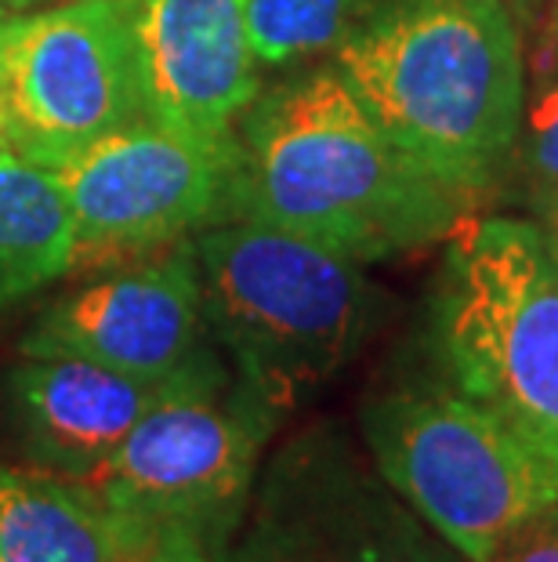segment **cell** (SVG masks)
<instances>
[{
  "mask_svg": "<svg viewBox=\"0 0 558 562\" xmlns=\"http://www.w3.org/2000/svg\"><path fill=\"white\" fill-rule=\"evenodd\" d=\"M218 562H468L334 428L280 450Z\"/></svg>",
  "mask_w": 558,
  "mask_h": 562,
  "instance_id": "9c48e42d",
  "label": "cell"
},
{
  "mask_svg": "<svg viewBox=\"0 0 558 562\" xmlns=\"http://www.w3.org/2000/svg\"><path fill=\"white\" fill-rule=\"evenodd\" d=\"M236 124L229 218L377 261L439 240L465 214L468 193L413 164L334 66L258 94Z\"/></svg>",
  "mask_w": 558,
  "mask_h": 562,
  "instance_id": "6da1fadb",
  "label": "cell"
},
{
  "mask_svg": "<svg viewBox=\"0 0 558 562\" xmlns=\"http://www.w3.org/2000/svg\"><path fill=\"white\" fill-rule=\"evenodd\" d=\"M77 225L52 167L0 149V308L73 269Z\"/></svg>",
  "mask_w": 558,
  "mask_h": 562,
  "instance_id": "5bb4252c",
  "label": "cell"
},
{
  "mask_svg": "<svg viewBox=\"0 0 558 562\" xmlns=\"http://www.w3.org/2000/svg\"><path fill=\"white\" fill-rule=\"evenodd\" d=\"M149 537L73 480L0 464V562H141Z\"/></svg>",
  "mask_w": 558,
  "mask_h": 562,
  "instance_id": "4fadbf2b",
  "label": "cell"
},
{
  "mask_svg": "<svg viewBox=\"0 0 558 562\" xmlns=\"http://www.w3.org/2000/svg\"><path fill=\"white\" fill-rule=\"evenodd\" d=\"M218 381H229L225 363L189 378L149 381L69 356H22L4 374V422L33 469L80 480L163 400Z\"/></svg>",
  "mask_w": 558,
  "mask_h": 562,
  "instance_id": "8fae6325",
  "label": "cell"
},
{
  "mask_svg": "<svg viewBox=\"0 0 558 562\" xmlns=\"http://www.w3.org/2000/svg\"><path fill=\"white\" fill-rule=\"evenodd\" d=\"M8 149L58 167L146 116L130 0H66L0 22Z\"/></svg>",
  "mask_w": 558,
  "mask_h": 562,
  "instance_id": "52a82bcc",
  "label": "cell"
},
{
  "mask_svg": "<svg viewBox=\"0 0 558 562\" xmlns=\"http://www.w3.org/2000/svg\"><path fill=\"white\" fill-rule=\"evenodd\" d=\"M363 439L385 483L468 562L558 501L551 464L443 378L366 400Z\"/></svg>",
  "mask_w": 558,
  "mask_h": 562,
  "instance_id": "5b68a950",
  "label": "cell"
},
{
  "mask_svg": "<svg viewBox=\"0 0 558 562\" xmlns=\"http://www.w3.org/2000/svg\"><path fill=\"white\" fill-rule=\"evenodd\" d=\"M537 203H540V211H544V222H540L544 240H548V250H551V258H555V266H558V193L544 196Z\"/></svg>",
  "mask_w": 558,
  "mask_h": 562,
  "instance_id": "d6986e66",
  "label": "cell"
},
{
  "mask_svg": "<svg viewBox=\"0 0 558 562\" xmlns=\"http://www.w3.org/2000/svg\"><path fill=\"white\" fill-rule=\"evenodd\" d=\"M204 286L193 236L149 261L94 280L47 305L19 341L22 356H69L149 381L221 367L207 345Z\"/></svg>",
  "mask_w": 558,
  "mask_h": 562,
  "instance_id": "30bf717a",
  "label": "cell"
},
{
  "mask_svg": "<svg viewBox=\"0 0 558 562\" xmlns=\"http://www.w3.org/2000/svg\"><path fill=\"white\" fill-rule=\"evenodd\" d=\"M210 334L236 378L283 414L363 349L385 294L363 261L308 236L229 218L193 236Z\"/></svg>",
  "mask_w": 558,
  "mask_h": 562,
  "instance_id": "3957f363",
  "label": "cell"
},
{
  "mask_svg": "<svg viewBox=\"0 0 558 562\" xmlns=\"http://www.w3.org/2000/svg\"><path fill=\"white\" fill-rule=\"evenodd\" d=\"M141 562H215L196 533L182 530V526H160L152 530Z\"/></svg>",
  "mask_w": 558,
  "mask_h": 562,
  "instance_id": "ac0fdd59",
  "label": "cell"
},
{
  "mask_svg": "<svg viewBox=\"0 0 558 562\" xmlns=\"http://www.w3.org/2000/svg\"><path fill=\"white\" fill-rule=\"evenodd\" d=\"M4 8H26V4H33V0H0Z\"/></svg>",
  "mask_w": 558,
  "mask_h": 562,
  "instance_id": "7402d4cb",
  "label": "cell"
},
{
  "mask_svg": "<svg viewBox=\"0 0 558 562\" xmlns=\"http://www.w3.org/2000/svg\"><path fill=\"white\" fill-rule=\"evenodd\" d=\"M276 417L240 378L185 389L149 411L99 469L73 483L149 530L182 526L196 533L218 562L243 526Z\"/></svg>",
  "mask_w": 558,
  "mask_h": 562,
  "instance_id": "8992f818",
  "label": "cell"
},
{
  "mask_svg": "<svg viewBox=\"0 0 558 562\" xmlns=\"http://www.w3.org/2000/svg\"><path fill=\"white\" fill-rule=\"evenodd\" d=\"M497 4H504L515 19V15H529V8L537 4V0H497Z\"/></svg>",
  "mask_w": 558,
  "mask_h": 562,
  "instance_id": "ffe728a7",
  "label": "cell"
},
{
  "mask_svg": "<svg viewBox=\"0 0 558 562\" xmlns=\"http://www.w3.org/2000/svg\"><path fill=\"white\" fill-rule=\"evenodd\" d=\"M486 562H558V501L519 522Z\"/></svg>",
  "mask_w": 558,
  "mask_h": 562,
  "instance_id": "e0dca14e",
  "label": "cell"
},
{
  "mask_svg": "<svg viewBox=\"0 0 558 562\" xmlns=\"http://www.w3.org/2000/svg\"><path fill=\"white\" fill-rule=\"evenodd\" d=\"M432 338L446 385L558 472V266L540 225L486 218L457 236Z\"/></svg>",
  "mask_w": 558,
  "mask_h": 562,
  "instance_id": "277c9868",
  "label": "cell"
},
{
  "mask_svg": "<svg viewBox=\"0 0 558 562\" xmlns=\"http://www.w3.org/2000/svg\"><path fill=\"white\" fill-rule=\"evenodd\" d=\"M146 116L193 135H232L258 99L243 0H130Z\"/></svg>",
  "mask_w": 558,
  "mask_h": 562,
  "instance_id": "7c38bea8",
  "label": "cell"
},
{
  "mask_svg": "<svg viewBox=\"0 0 558 562\" xmlns=\"http://www.w3.org/2000/svg\"><path fill=\"white\" fill-rule=\"evenodd\" d=\"M366 15V0H243V22L261 66L323 55Z\"/></svg>",
  "mask_w": 558,
  "mask_h": 562,
  "instance_id": "9a60e30c",
  "label": "cell"
},
{
  "mask_svg": "<svg viewBox=\"0 0 558 562\" xmlns=\"http://www.w3.org/2000/svg\"><path fill=\"white\" fill-rule=\"evenodd\" d=\"M330 55L374 124L439 182L471 196L512 157L526 69L497 0H388Z\"/></svg>",
  "mask_w": 558,
  "mask_h": 562,
  "instance_id": "7a4b0ae2",
  "label": "cell"
},
{
  "mask_svg": "<svg viewBox=\"0 0 558 562\" xmlns=\"http://www.w3.org/2000/svg\"><path fill=\"white\" fill-rule=\"evenodd\" d=\"M52 171L77 225L73 269L146 258L229 222L236 131L210 138L141 116Z\"/></svg>",
  "mask_w": 558,
  "mask_h": 562,
  "instance_id": "ba28073f",
  "label": "cell"
},
{
  "mask_svg": "<svg viewBox=\"0 0 558 562\" xmlns=\"http://www.w3.org/2000/svg\"><path fill=\"white\" fill-rule=\"evenodd\" d=\"M526 124V142H522V171L526 182L537 189L540 200L558 193V83H551L533 105Z\"/></svg>",
  "mask_w": 558,
  "mask_h": 562,
  "instance_id": "2e32d148",
  "label": "cell"
},
{
  "mask_svg": "<svg viewBox=\"0 0 558 562\" xmlns=\"http://www.w3.org/2000/svg\"><path fill=\"white\" fill-rule=\"evenodd\" d=\"M8 19V11H4V4H0V22H4Z\"/></svg>",
  "mask_w": 558,
  "mask_h": 562,
  "instance_id": "603a6c76",
  "label": "cell"
},
{
  "mask_svg": "<svg viewBox=\"0 0 558 562\" xmlns=\"http://www.w3.org/2000/svg\"><path fill=\"white\" fill-rule=\"evenodd\" d=\"M548 58L558 66V0H555V11H551V52Z\"/></svg>",
  "mask_w": 558,
  "mask_h": 562,
  "instance_id": "44dd1931",
  "label": "cell"
}]
</instances>
